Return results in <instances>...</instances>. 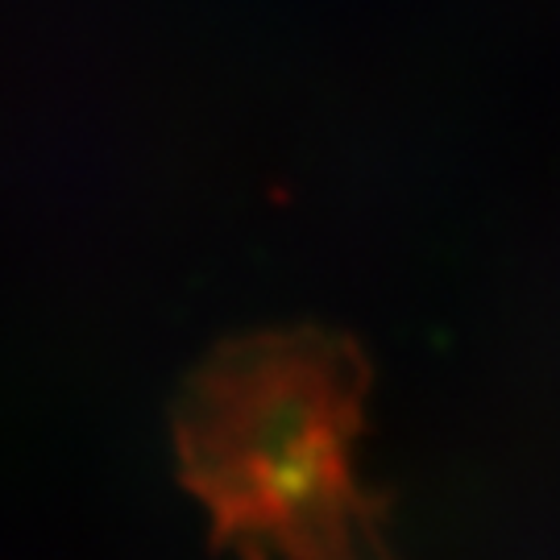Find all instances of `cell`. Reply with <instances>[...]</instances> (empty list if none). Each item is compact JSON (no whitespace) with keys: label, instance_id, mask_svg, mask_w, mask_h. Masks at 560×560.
Listing matches in <instances>:
<instances>
[{"label":"cell","instance_id":"obj_1","mask_svg":"<svg viewBox=\"0 0 560 560\" xmlns=\"http://www.w3.org/2000/svg\"><path fill=\"white\" fill-rule=\"evenodd\" d=\"M353 386L345 358L316 340H266L224 361L187 444L217 515L287 560L358 557L345 465Z\"/></svg>","mask_w":560,"mask_h":560}]
</instances>
